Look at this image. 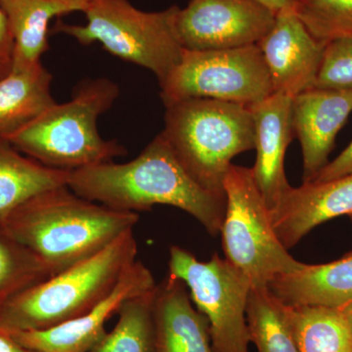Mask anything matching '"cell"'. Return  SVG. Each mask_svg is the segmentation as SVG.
Wrapping results in <instances>:
<instances>
[{
  "mask_svg": "<svg viewBox=\"0 0 352 352\" xmlns=\"http://www.w3.org/2000/svg\"><path fill=\"white\" fill-rule=\"evenodd\" d=\"M68 187L78 196L113 210L138 214L157 205L180 208L212 237L220 233L226 217V194L199 185L161 133L131 162H108L71 171Z\"/></svg>",
  "mask_w": 352,
  "mask_h": 352,
  "instance_id": "1",
  "label": "cell"
},
{
  "mask_svg": "<svg viewBox=\"0 0 352 352\" xmlns=\"http://www.w3.org/2000/svg\"><path fill=\"white\" fill-rule=\"evenodd\" d=\"M138 221V212L113 210L61 186L25 201L0 224L53 276L94 256Z\"/></svg>",
  "mask_w": 352,
  "mask_h": 352,
  "instance_id": "2",
  "label": "cell"
},
{
  "mask_svg": "<svg viewBox=\"0 0 352 352\" xmlns=\"http://www.w3.org/2000/svg\"><path fill=\"white\" fill-rule=\"evenodd\" d=\"M119 87L105 78L82 80L71 101L55 103L36 120L3 138L15 149L56 170L73 171L113 162L126 149L102 138L97 120L119 97Z\"/></svg>",
  "mask_w": 352,
  "mask_h": 352,
  "instance_id": "3",
  "label": "cell"
},
{
  "mask_svg": "<svg viewBox=\"0 0 352 352\" xmlns=\"http://www.w3.org/2000/svg\"><path fill=\"white\" fill-rule=\"evenodd\" d=\"M133 229L80 263L34 285L0 308V329L41 331L82 316L117 286L135 263Z\"/></svg>",
  "mask_w": 352,
  "mask_h": 352,
  "instance_id": "4",
  "label": "cell"
},
{
  "mask_svg": "<svg viewBox=\"0 0 352 352\" xmlns=\"http://www.w3.org/2000/svg\"><path fill=\"white\" fill-rule=\"evenodd\" d=\"M166 109L161 134L179 163L201 187L226 194L224 178L232 160L256 147L250 106L193 98Z\"/></svg>",
  "mask_w": 352,
  "mask_h": 352,
  "instance_id": "5",
  "label": "cell"
},
{
  "mask_svg": "<svg viewBox=\"0 0 352 352\" xmlns=\"http://www.w3.org/2000/svg\"><path fill=\"white\" fill-rule=\"evenodd\" d=\"M178 6L146 12L129 0H88L87 24L58 21L52 32L64 34L82 45L99 43L110 54L149 69L160 85L166 80L183 54L176 36Z\"/></svg>",
  "mask_w": 352,
  "mask_h": 352,
  "instance_id": "6",
  "label": "cell"
},
{
  "mask_svg": "<svg viewBox=\"0 0 352 352\" xmlns=\"http://www.w3.org/2000/svg\"><path fill=\"white\" fill-rule=\"evenodd\" d=\"M223 187L226 212L220 233L226 261L249 278L252 287L268 286L278 275L300 270L303 263L275 233L252 168L231 164Z\"/></svg>",
  "mask_w": 352,
  "mask_h": 352,
  "instance_id": "7",
  "label": "cell"
},
{
  "mask_svg": "<svg viewBox=\"0 0 352 352\" xmlns=\"http://www.w3.org/2000/svg\"><path fill=\"white\" fill-rule=\"evenodd\" d=\"M160 87L164 106L193 98L252 106L274 94L258 44L232 50H184L179 63Z\"/></svg>",
  "mask_w": 352,
  "mask_h": 352,
  "instance_id": "8",
  "label": "cell"
},
{
  "mask_svg": "<svg viewBox=\"0 0 352 352\" xmlns=\"http://www.w3.org/2000/svg\"><path fill=\"white\" fill-rule=\"evenodd\" d=\"M168 270V275L184 282L192 302L207 318L212 351L248 352L249 278L217 254L200 261L178 245H171Z\"/></svg>",
  "mask_w": 352,
  "mask_h": 352,
  "instance_id": "9",
  "label": "cell"
},
{
  "mask_svg": "<svg viewBox=\"0 0 352 352\" xmlns=\"http://www.w3.org/2000/svg\"><path fill=\"white\" fill-rule=\"evenodd\" d=\"M276 13L256 0H190L175 13L176 36L183 50L208 51L256 45Z\"/></svg>",
  "mask_w": 352,
  "mask_h": 352,
  "instance_id": "10",
  "label": "cell"
},
{
  "mask_svg": "<svg viewBox=\"0 0 352 352\" xmlns=\"http://www.w3.org/2000/svg\"><path fill=\"white\" fill-rule=\"evenodd\" d=\"M156 287L149 268L135 261L111 294L87 314L45 330L10 333L20 344L34 352H87L107 333L106 322L118 314L122 303Z\"/></svg>",
  "mask_w": 352,
  "mask_h": 352,
  "instance_id": "11",
  "label": "cell"
},
{
  "mask_svg": "<svg viewBox=\"0 0 352 352\" xmlns=\"http://www.w3.org/2000/svg\"><path fill=\"white\" fill-rule=\"evenodd\" d=\"M258 46L274 94L295 97L314 87L326 44L307 31L294 6L276 13L274 24Z\"/></svg>",
  "mask_w": 352,
  "mask_h": 352,
  "instance_id": "12",
  "label": "cell"
},
{
  "mask_svg": "<svg viewBox=\"0 0 352 352\" xmlns=\"http://www.w3.org/2000/svg\"><path fill=\"white\" fill-rule=\"evenodd\" d=\"M352 112V88L312 87L293 98V129L302 146L303 183L329 163L336 138Z\"/></svg>",
  "mask_w": 352,
  "mask_h": 352,
  "instance_id": "13",
  "label": "cell"
},
{
  "mask_svg": "<svg viewBox=\"0 0 352 352\" xmlns=\"http://www.w3.org/2000/svg\"><path fill=\"white\" fill-rule=\"evenodd\" d=\"M293 98L273 94L250 106L256 129V159L252 175L270 212L292 188L285 173V156L295 138L292 119Z\"/></svg>",
  "mask_w": 352,
  "mask_h": 352,
  "instance_id": "14",
  "label": "cell"
},
{
  "mask_svg": "<svg viewBox=\"0 0 352 352\" xmlns=\"http://www.w3.org/2000/svg\"><path fill=\"white\" fill-rule=\"evenodd\" d=\"M270 214L280 242L292 249L319 224L352 214V173L292 187Z\"/></svg>",
  "mask_w": 352,
  "mask_h": 352,
  "instance_id": "15",
  "label": "cell"
},
{
  "mask_svg": "<svg viewBox=\"0 0 352 352\" xmlns=\"http://www.w3.org/2000/svg\"><path fill=\"white\" fill-rule=\"evenodd\" d=\"M154 320L155 352H214L207 318L182 280L168 275L157 284Z\"/></svg>",
  "mask_w": 352,
  "mask_h": 352,
  "instance_id": "16",
  "label": "cell"
},
{
  "mask_svg": "<svg viewBox=\"0 0 352 352\" xmlns=\"http://www.w3.org/2000/svg\"><path fill=\"white\" fill-rule=\"evenodd\" d=\"M268 287L289 307H346L352 303V252L333 263H303L300 270L278 275Z\"/></svg>",
  "mask_w": 352,
  "mask_h": 352,
  "instance_id": "17",
  "label": "cell"
},
{
  "mask_svg": "<svg viewBox=\"0 0 352 352\" xmlns=\"http://www.w3.org/2000/svg\"><path fill=\"white\" fill-rule=\"evenodd\" d=\"M88 0H0L14 39L12 69L41 62L50 48V24L54 18L85 12Z\"/></svg>",
  "mask_w": 352,
  "mask_h": 352,
  "instance_id": "18",
  "label": "cell"
},
{
  "mask_svg": "<svg viewBox=\"0 0 352 352\" xmlns=\"http://www.w3.org/2000/svg\"><path fill=\"white\" fill-rule=\"evenodd\" d=\"M52 80L41 62L12 69L0 80V138L20 131L56 103L51 94Z\"/></svg>",
  "mask_w": 352,
  "mask_h": 352,
  "instance_id": "19",
  "label": "cell"
},
{
  "mask_svg": "<svg viewBox=\"0 0 352 352\" xmlns=\"http://www.w3.org/2000/svg\"><path fill=\"white\" fill-rule=\"evenodd\" d=\"M69 173L23 156V153L0 138V222L34 197L68 186Z\"/></svg>",
  "mask_w": 352,
  "mask_h": 352,
  "instance_id": "20",
  "label": "cell"
},
{
  "mask_svg": "<svg viewBox=\"0 0 352 352\" xmlns=\"http://www.w3.org/2000/svg\"><path fill=\"white\" fill-rule=\"evenodd\" d=\"M248 331L258 352H300L289 321L288 305L268 286L252 287L248 296Z\"/></svg>",
  "mask_w": 352,
  "mask_h": 352,
  "instance_id": "21",
  "label": "cell"
},
{
  "mask_svg": "<svg viewBox=\"0 0 352 352\" xmlns=\"http://www.w3.org/2000/svg\"><path fill=\"white\" fill-rule=\"evenodd\" d=\"M300 352H352V331L339 308L289 307Z\"/></svg>",
  "mask_w": 352,
  "mask_h": 352,
  "instance_id": "22",
  "label": "cell"
},
{
  "mask_svg": "<svg viewBox=\"0 0 352 352\" xmlns=\"http://www.w3.org/2000/svg\"><path fill=\"white\" fill-rule=\"evenodd\" d=\"M156 288L122 303L118 310L119 321L112 332L106 333L87 352H155Z\"/></svg>",
  "mask_w": 352,
  "mask_h": 352,
  "instance_id": "23",
  "label": "cell"
},
{
  "mask_svg": "<svg viewBox=\"0 0 352 352\" xmlns=\"http://www.w3.org/2000/svg\"><path fill=\"white\" fill-rule=\"evenodd\" d=\"M50 276L45 265L0 224V308Z\"/></svg>",
  "mask_w": 352,
  "mask_h": 352,
  "instance_id": "24",
  "label": "cell"
},
{
  "mask_svg": "<svg viewBox=\"0 0 352 352\" xmlns=\"http://www.w3.org/2000/svg\"><path fill=\"white\" fill-rule=\"evenodd\" d=\"M294 11L322 43L352 38V0H295Z\"/></svg>",
  "mask_w": 352,
  "mask_h": 352,
  "instance_id": "25",
  "label": "cell"
},
{
  "mask_svg": "<svg viewBox=\"0 0 352 352\" xmlns=\"http://www.w3.org/2000/svg\"><path fill=\"white\" fill-rule=\"evenodd\" d=\"M314 87L352 88V38H338L326 44Z\"/></svg>",
  "mask_w": 352,
  "mask_h": 352,
  "instance_id": "26",
  "label": "cell"
},
{
  "mask_svg": "<svg viewBox=\"0 0 352 352\" xmlns=\"http://www.w3.org/2000/svg\"><path fill=\"white\" fill-rule=\"evenodd\" d=\"M14 39L6 13L0 6V80L12 69Z\"/></svg>",
  "mask_w": 352,
  "mask_h": 352,
  "instance_id": "27",
  "label": "cell"
},
{
  "mask_svg": "<svg viewBox=\"0 0 352 352\" xmlns=\"http://www.w3.org/2000/svg\"><path fill=\"white\" fill-rule=\"evenodd\" d=\"M352 173V142L339 156L329 162L310 182H327Z\"/></svg>",
  "mask_w": 352,
  "mask_h": 352,
  "instance_id": "28",
  "label": "cell"
},
{
  "mask_svg": "<svg viewBox=\"0 0 352 352\" xmlns=\"http://www.w3.org/2000/svg\"><path fill=\"white\" fill-rule=\"evenodd\" d=\"M0 352H34L25 349L10 333L0 329Z\"/></svg>",
  "mask_w": 352,
  "mask_h": 352,
  "instance_id": "29",
  "label": "cell"
},
{
  "mask_svg": "<svg viewBox=\"0 0 352 352\" xmlns=\"http://www.w3.org/2000/svg\"><path fill=\"white\" fill-rule=\"evenodd\" d=\"M264 6H267L275 13L280 12L284 9L291 8L295 4V0H256Z\"/></svg>",
  "mask_w": 352,
  "mask_h": 352,
  "instance_id": "30",
  "label": "cell"
},
{
  "mask_svg": "<svg viewBox=\"0 0 352 352\" xmlns=\"http://www.w3.org/2000/svg\"><path fill=\"white\" fill-rule=\"evenodd\" d=\"M339 309L342 310V314L346 316L352 331V303L351 305H346V307L339 308Z\"/></svg>",
  "mask_w": 352,
  "mask_h": 352,
  "instance_id": "31",
  "label": "cell"
},
{
  "mask_svg": "<svg viewBox=\"0 0 352 352\" xmlns=\"http://www.w3.org/2000/svg\"><path fill=\"white\" fill-rule=\"evenodd\" d=\"M349 217H351V222H352V214H351V215H349Z\"/></svg>",
  "mask_w": 352,
  "mask_h": 352,
  "instance_id": "32",
  "label": "cell"
}]
</instances>
